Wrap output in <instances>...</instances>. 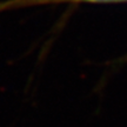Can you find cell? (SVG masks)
Masks as SVG:
<instances>
[{"label":"cell","instance_id":"obj_1","mask_svg":"<svg viewBox=\"0 0 127 127\" xmlns=\"http://www.w3.org/2000/svg\"><path fill=\"white\" fill-rule=\"evenodd\" d=\"M61 1H86V2H121L127 0H9L0 4V11L9 8H17L32 5H42L51 2H61Z\"/></svg>","mask_w":127,"mask_h":127}]
</instances>
